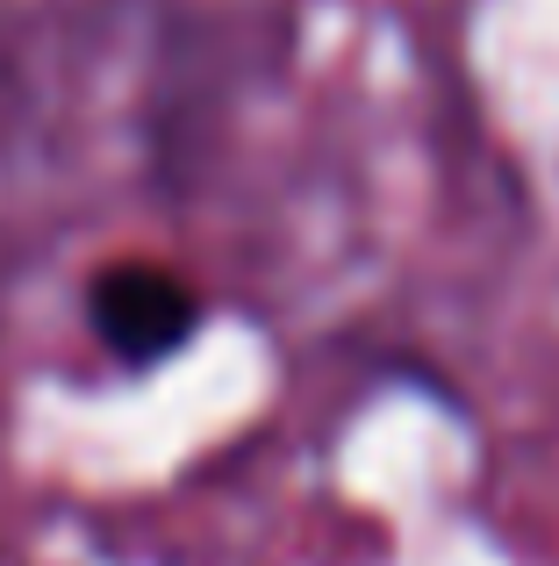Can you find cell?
<instances>
[{
	"label": "cell",
	"instance_id": "cell-1",
	"mask_svg": "<svg viewBox=\"0 0 559 566\" xmlns=\"http://www.w3.org/2000/svg\"><path fill=\"white\" fill-rule=\"evenodd\" d=\"M80 316L115 374H166L172 359H187L201 345L209 294L166 259H108L86 273Z\"/></svg>",
	"mask_w": 559,
	"mask_h": 566
}]
</instances>
